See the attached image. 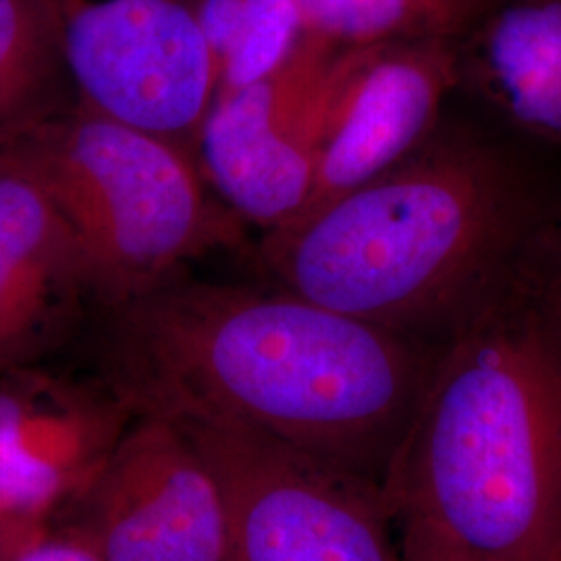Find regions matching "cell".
<instances>
[{
  "instance_id": "6da1fadb",
  "label": "cell",
  "mask_w": 561,
  "mask_h": 561,
  "mask_svg": "<svg viewBox=\"0 0 561 561\" xmlns=\"http://www.w3.org/2000/svg\"><path fill=\"white\" fill-rule=\"evenodd\" d=\"M136 410L240 422L385 493L443 347L280 287L190 271L88 322Z\"/></svg>"
},
{
  "instance_id": "7a4b0ae2",
  "label": "cell",
  "mask_w": 561,
  "mask_h": 561,
  "mask_svg": "<svg viewBox=\"0 0 561 561\" xmlns=\"http://www.w3.org/2000/svg\"><path fill=\"white\" fill-rule=\"evenodd\" d=\"M561 187L514 141L443 117L381 175L262 233L271 283L443 347L520 266Z\"/></svg>"
},
{
  "instance_id": "3957f363",
  "label": "cell",
  "mask_w": 561,
  "mask_h": 561,
  "mask_svg": "<svg viewBox=\"0 0 561 561\" xmlns=\"http://www.w3.org/2000/svg\"><path fill=\"white\" fill-rule=\"evenodd\" d=\"M385 500L477 561H561V321L524 261L443 345Z\"/></svg>"
},
{
  "instance_id": "277c9868",
  "label": "cell",
  "mask_w": 561,
  "mask_h": 561,
  "mask_svg": "<svg viewBox=\"0 0 561 561\" xmlns=\"http://www.w3.org/2000/svg\"><path fill=\"white\" fill-rule=\"evenodd\" d=\"M11 148L78 241L96 310L248 243V225L204 180L194 150L159 134L78 104Z\"/></svg>"
},
{
  "instance_id": "5b68a950",
  "label": "cell",
  "mask_w": 561,
  "mask_h": 561,
  "mask_svg": "<svg viewBox=\"0 0 561 561\" xmlns=\"http://www.w3.org/2000/svg\"><path fill=\"white\" fill-rule=\"evenodd\" d=\"M167 414L219 482L231 561H401L381 489L240 422Z\"/></svg>"
},
{
  "instance_id": "8992f818",
  "label": "cell",
  "mask_w": 561,
  "mask_h": 561,
  "mask_svg": "<svg viewBox=\"0 0 561 561\" xmlns=\"http://www.w3.org/2000/svg\"><path fill=\"white\" fill-rule=\"evenodd\" d=\"M83 108L194 150L219 76L192 0H42Z\"/></svg>"
},
{
  "instance_id": "52a82bcc",
  "label": "cell",
  "mask_w": 561,
  "mask_h": 561,
  "mask_svg": "<svg viewBox=\"0 0 561 561\" xmlns=\"http://www.w3.org/2000/svg\"><path fill=\"white\" fill-rule=\"evenodd\" d=\"M341 50L312 36L279 73L219 94L202 121L194 154L204 180L262 233L294 221L310 201Z\"/></svg>"
},
{
  "instance_id": "ba28073f",
  "label": "cell",
  "mask_w": 561,
  "mask_h": 561,
  "mask_svg": "<svg viewBox=\"0 0 561 561\" xmlns=\"http://www.w3.org/2000/svg\"><path fill=\"white\" fill-rule=\"evenodd\" d=\"M78 505L104 561H231L221 486L157 410H138Z\"/></svg>"
},
{
  "instance_id": "9c48e42d",
  "label": "cell",
  "mask_w": 561,
  "mask_h": 561,
  "mask_svg": "<svg viewBox=\"0 0 561 561\" xmlns=\"http://www.w3.org/2000/svg\"><path fill=\"white\" fill-rule=\"evenodd\" d=\"M138 410L101 370H0V510L48 524L78 505Z\"/></svg>"
},
{
  "instance_id": "30bf717a",
  "label": "cell",
  "mask_w": 561,
  "mask_h": 561,
  "mask_svg": "<svg viewBox=\"0 0 561 561\" xmlns=\"http://www.w3.org/2000/svg\"><path fill=\"white\" fill-rule=\"evenodd\" d=\"M460 38L422 36L341 50L314 187L300 215L381 175L437 129L445 102L461 85Z\"/></svg>"
},
{
  "instance_id": "8fae6325",
  "label": "cell",
  "mask_w": 561,
  "mask_h": 561,
  "mask_svg": "<svg viewBox=\"0 0 561 561\" xmlns=\"http://www.w3.org/2000/svg\"><path fill=\"white\" fill-rule=\"evenodd\" d=\"M94 310L69 225L20 154L0 150V370L46 360Z\"/></svg>"
},
{
  "instance_id": "7c38bea8",
  "label": "cell",
  "mask_w": 561,
  "mask_h": 561,
  "mask_svg": "<svg viewBox=\"0 0 561 561\" xmlns=\"http://www.w3.org/2000/svg\"><path fill=\"white\" fill-rule=\"evenodd\" d=\"M461 41V83L518 136L561 150V0H510Z\"/></svg>"
},
{
  "instance_id": "4fadbf2b",
  "label": "cell",
  "mask_w": 561,
  "mask_h": 561,
  "mask_svg": "<svg viewBox=\"0 0 561 561\" xmlns=\"http://www.w3.org/2000/svg\"><path fill=\"white\" fill-rule=\"evenodd\" d=\"M42 0H0V150L78 106Z\"/></svg>"
},
{
  "instance_id": "5bb4252c",
  "label": "cell",
  "mask_w": 561,
  "mask_h": 561,
  "mask_svg": "<svg viewBox=\"0 0 561 561\" xmlns=\"http://www.w3.org/2000/svg\"><path fill=\"white\" fill-rule=\"evenodd\" d=\"M310 34L337 48L461 36L479 13L466 0H296Z\"/></svg>"
},
{
  "instance_id": "9a60e30c",
  "label": "cell",
  "mask_w": 561,
  "mask_h": 561,
  "mask_svg": "<svg viewBox=\"0 0 561 561\" xmlns=\"http://www.w3.org/2000/svg\"><path fill=\"white\" fill-rule=\"evenodd\" d=\"M310 38L296 0H245L240 34L219 69L217 96L279 73Z\"/></svg>"
},
{
  "instance_id": "2e32d148",
  "label": "cell",
  "mask_w": 561,
  "mask_h": 561,
  "mask_svg": "<svg viewBox=\"0 0 561 561\" xmlns=\"http://www.w3.org/2000/svg\"><path fill=\"white\" fill-rule=\"evenodd\" d=\"M4 561H104L81 522L55 526L48 522L30 535Z\"/></svg>"
},
{
  "instance_id": "e0dca14e",
  "label": "cell",
  "mask_w": 561,
  "mask_h": 561,
  "mask_svg": "<svg viewBox=\"0 0 561 561\" xmlns=\"http://www.w3.org/2000/svg\"><path fill=\"white\" fill-rule=\"evenodd\" d=\"M524 266L561 321V190L526 250Z\"/></svg>"
},
{
  "instance_id": "ac0fdd59",
  "label": "cell",
  "mask_w": 561,
  "mask_h": 561,
  "mask_svg": "<svg viewBox=\"0 0 561 561\" xmlns=\"http://www.w3.org/2000/svg\"><path fill=\"white\" fill-rule=\"evenodd\" d=\"M192 4L219 76L222 60L240 34L245 0H192Z\"/></svg>"
},
{
  "instance_id": "d6986e66",
  "label": "cell",
  "mask_w": 561,
  "mask_h": 561,
  "mask_svg": "<svg viewBox=\"0 0 561 561\" xmlns=\"http://www.w3.org/2000/svg\"><path fill=\"white\" fill-rule=\"evenodd\" d=\"M398 528L401 530V561H477L419 526Z\"/></svg>"
},
{
  "instance_id": "ffe728a7",
  "label": "cell",
  "mask_w": 561,
  "mask_h": 561,
  "mask_svg": "<svg viewBox=\"0 0 561 561\" xmlns=\"http://www.w3.org/2000/svg\"><path fill=\"white\" fill-rule=\"evenodd\" d=\"M42 526L46 524H27L0 510V561L7 560L21 542L25 541L30 535H34Z\"/></svg>"
},
{
  "instance_id": "44dd1931",
  "label": "cell",
  "mask_w": 561,
  "mask_h": 561,
  "mask_svg": "<svg viewBox=\"0 0 561 561\" xmlns=\"http://www.w3.org/2000/svg\"><path fill=\"white\" fill-rule=\"evenodd\" d=\"M477 13H479V18L482 15V11H484V4H486V0H466Z\"/></svg>"
}]
</instances>
